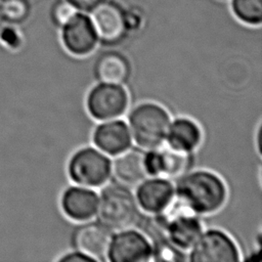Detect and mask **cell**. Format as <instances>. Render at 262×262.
<instances>
[{
  "label": "cell",
  "instance_id": "6da1fadb",
  "mask_svg": "<svg viewBox=\"0 0 262 262\" xmlns=\"http://www.w3.org/2000/svg\"><path fill=\"white\" fill-rule=\"evenodd\" d=\"M227 194L222 178L208 170L188 171L175 185V199L200 216L219 211L226 203Z\"/></svg>",
  "mask_w": 262,
  "mask_h": 262
},
{
  "label": "cell",
  "instance_id": "7a4b0ae2",
  "mask_svg": "<svg viewBox=\"0 0 262 262\" xmlns=\"http://www.w3.org/2000/svg\"><path fill=\"white\" fill-rule=\"evenodd\" d=\"M140 211L131 189L116 181L101 189L95 215L98 222L117 232L136 226L141 217Z\"/></svg>",
  "mask_w": 262,
  "mask_h": 262
},
{
  "label": "cell",
  "instance_id": "3957f363",
  "mask_svg": "<svg viewBox=\"0 0 262 262\" xmlns=\"http://www.w3.org/2000/svg\"><path fill=\"white\" fill-rule=\"evenodd\" d=\"M170 123L171 118L165 107L155 102H142L130 112L127 125L132 140L147 150L163 145Z\"/></svg>",
  "mask_w": 262,
  "mask_h": 262
},
{
  "label": "cell",
  "instance_id": "277c9868",
  "mask_svg": "<svg viewBox=\"0 0 262 262\" xmlns=\"http://www.w3.org/2000/svg\"><path fill=\"white\" fill-rule=\"evenodd\" d=\"M68 174L73 182L81 186L99 187L112 175V161L97 148L83 147L71 157Z\"/></svg>",
  "mask_w": 262,
  "mask_h": 262
},
{
  "label": "cell",
  "instance_id": "5b68a950",
  "mask_svg": "<svg viewBox=\"0 0 262 262\" xmlns=\"http://www.w3.org/2000/svg\"><path fill=\"white\" fill-rule=\"evenodd\" d=\"M162 213L166 219L167 239L182 251L189 250L204 231L200 215L176 199Z\"/></svg>",
  "mask_w": 262,
  "mask_h": 262
},
{
  "label": "cell",
  "instance_id": "8992f818",
  "mask_svg": "<svg viewBox=\"0 0 262 262\" xmlns=\"http://www.w3.org/2000/svg\"><path fill=\"white\" fill-rule=\"evenodd\" d=\"M187 259L191 262H237L241 252L233 241L225 231L208 229L189 249Z\"/></svg>",
  "mask_w": 262,
  "mask_h": 262
},
{
  "label": "cell",
  "instance_id": "52a82bcc",
  "mask_svg": "<svg viewBox=\"0 0 262 262\" xmlns=\"http://www.w3.org/2000/svg\"><path fill=\"white\" fill-rule=\"evenodd\" d=\"M86 106L95 120L117 119L127 111L129 94L123 85L100 82L89 91Z\"/></svg>",
  "mask_w": 262,
  "mask_h": 262
},
{
  "label": "cell",
  "instance_id": "ba28073f",
  "mask_svg": "<svg viewBox=\"0 0 262 262\" xmlns=\"http://www.w3.org/2000/svg\"><path fill=\"white\" fill-rule=\"evenodd\" d=\"M152 246L147 237L135 229L114 232L106 259L112 262H145L151 259Z\"/></svg>",
  "mask_w": 262,
  "mask_h": 262
},
{
  "label": "cell",
  "instance_id": "9c48e42d",
  "mask_svg": "<svg viewBox=\"0 0 262 262\" xmlns=\"http://www.w3.org/2000/svg\"><path fill=\"white\" fill-rule=\"evenodd\" d=\"M98 41L105 45H116L127 35L125 11L115 2L101 3L91 19Z\"/></svg>",
  "mask_w": 262,
  "mask_h": 262
},
{
  "label": "cell",
  "instance_id": "30bf717a",
  "mask_svg": "<svg viewBox=\"0 0 262 262\" xmlns=\"http://www.w3.org/2000/svg\"><path fill=\"white\" fill-rule=\"evenodd\" d=\"M61 40L66 49L76 56L90 54L98 42L91 19L82 13H75L62 26Z\"/></svg>",
  "mask_w": 262,
  "mask_h": 262
},
{
  "label": "cell",
  "instance_id": "8fae6325",
  "mask_svg": "<svg viewBox=\"0 0 262 262\" xmlns=\"http://www.w3.org/2000/svg\"><path fill=\"white\" fill-rule=\"evenodd\" d=\"M135 199L139 209L144 213H161L175 199V186L171 180L164 177L145 178L137 185Z\"/></svg>",
  "mask_w": 262,
  "mask_h": 262
},
{
  "label": "cell",
  "instance_id": "7c38bea8",
  "mask_svg": "<svg viewBox=\"0 0 262 262\" xmlns=\"http://www.w3.org/2000/svg\"><path fill=\"white\" fill-rule=\"evenodd\" d=\"M114 232L100 222H86L78 226L73 233L72 242L76 251H79L95 262L106 260L107 251Z\"/></svg>",
  "mask_w": 262,
  "mask_h": 262
},
{
  "label": "cell",
  "instance_id": "4fadbf2b",
  "mask_svg": "<svg viewBox=\"0 0 262 262\" xmlns=\"http://www.w3.org/2000/svg\"><path fill=\"white\" fill-rule=\"evenodd\" d=\"M94 145L107 156H117L132 145L127 123L122 120H107L97 125L92 134Z\"/></svg>",
  "mask_w": 262,
  "mask_h": 262
},
{
  "label": "cell",
  "instance_id": "5bb4252c",
  "mask_svg": "<svg viewBox=\"0 0 262 262\" xmlns=\"http://www.w3.org/2000/svg\"><path fill=\"white\" fill-rule=\"evenodd\" d=\"M98 194L85 186H71L61 195L60 206L63 214L74 221H88L97 210Z\"/></svg>",
  "mask_w": 262,
  "mask_h": 262
},
{
  "label": "cell",
  "instance_id": "9a60e30c",
  "mask_svg": "<svg viewBox=\"0 0 262 262\" xmlns=\"http://www.w3.org/2000/svg\"><path fill=\"white\" fill-rule=\"evenodd\" d=\"M144 151L140 147L130 146L121 154L115 156L112 162V174L116 181L126 186H137L147 178L144 166Z\"/></svg>",
  "mask_w": 262,
  "mask_h": 262
},
{
  "label": "cell",
  "instance_id": "2e32d148",
  "mask_svg": "<svg viewBox=\"0 0 262 262\" xmlns=\"http://www.w3.org/2000/svg\"><path fill=\"white\" fill-rule=\"evenodd\" d=\"M97 81L110 84H125L131 76L128 58L117 51H106L98 56L93 68Z\"/></svg>",
  "mask_w": 262,
  "mask_h": 262
},
{
  "label": "cell",
  "instance_id": "e0dca14e",
  "mask_svg": "<svg viewBox=\"0 0 262 262\" xmlns=\"http://www.w3.org/2000/svg\"><path fill=\"white\" fill-rule=\"evenodd\" d=\"M203 140V133L200 126L191 119L181 117L170 123L166 142L170 148L193 152Z\"/></svg>",
  "mask_w": 262,
  "mask_h": 262
},
{
  "label": "cell",
  "instance_id": "ac0fdd59",
  "mask_svg": "<svg viewBox=\"0 0 262 262\" xmlns=\"http://www.w3.org/2000/svg\"><path fill=\"white\" fill-rule=\"evenodd\" d=\"M161 149V177L176 180L186 174L194 164L193 152L180 151L165 147Z\"/></svg>",
  "mask_w": 262,
  "mask_h": 262
},
{
  "label": "cell",
  "instance_id": "d6986e66",
  "mask_svg": "<svg viewBox=\"0 0 262 262\" xmlns=\"http://www.w3.org/2000/svg\"><path fill=\"white\" fill-rule=\"evenodd\" d=\"M234 15L243 23L258 26L262 20V0H232Z\"/></svg>",
  "mask_w": 262,
  "mask_h": 262
},
{
  "label": "cell",
  "instance_id": "ffe728a7",
  "mask_svg": "<svg viewBox=\"0 0 262 262\" xmlns=\"http://www.w3.org/2000/svg\"><path fill=\"white\" fill-rule=\"evenodd\" d=\"M30 11L29 0H3L2 18L9 23L17 24L26 20Z\"/></svg>",
  "mask_w": 262,
  "mask_h": 262
},
{
  "label": "cell",
  "instance_id": "44dd1931",
  "mask_svg": "<svg viewBox=\"0 0 262 262\" xmlns=\"http://www.w3.org/2000/svg\"><path fill=\"white\" fill-rule=\"evenodd\" d=\"M152 254L151 259L156 261H170V262H179L186 260L187 257L184 254V251L180 250L168 239L159 241L151 244Z\"/></svg>",
  "mask_w": 262,
  "mask_h": 262
},
{
  "label": "cell",
  "instance_id": "7402d4cb",
  "mask_svg": "<svg viewBox=\"0 0 262 262\" xmlns=\"http://www.w3.org/2000/svg\"><path fill=\"white\" fill-rule=\"evenodd\" d=\"M75 14L73 6L67 1H58L52 8L51 17L56 26L62 27Z\"/></svg>",
  "mask_w": 262,
  "mask_h": 262
},
{
  "label": "cell",
  "instance_id": "603a6c76",
  "mask_svg": "<svg viewBox=\"0 0 262 262\" xmlns=\"http://www.w3.org/2000/svg\"><path fill=\"white\" fill-rule=\"evenodd\" d=\"M0 39L6 45L12 48H16L20 45L21 39L18 32L12 27H5L0 32Z\"/></svg>",
  "mask_w": 262,
  "mask_h": 262
},
{
  "label": "cell",
  "instance_id": "cb8c5ba5",
  "mask_svg": "<svg viewBox=\"0 0 262 262\" xmlns=\"http://www.w3.org/2000/svg\"><path fill=\"white\" fill-rule=\"evenodd\" d=\"M73 7L82 11H91L98 5L104 2V0H66Z\"/></svg>",
  "mask_w": 262,
  "mask_h": 262
},
{
  "label": "cell",
  "instance_id": "d4e9b609",
  "mask_svg": "<svg viewBox=\"0 0 262 262\" xmlns=\"http://www.w3.org/2000/svg\"><path fill=\"white\" fill-rule=\"evenodd\" d=\"M125 20L128 31L138 30L141 25V15L134 10L125 11Z\"/></svg>",
  "mask_w": 262,
  "mask_h": 262
},
{
  "label": "cell",
  "instance_id": "484cf974",
  "mask_svg": "<svg viewBox=\"0 0 262 262\" xmlns=\"http://www.w3.org/2000/svg\"><path fill=\"white\" fill-rule=\"evenodd\" d=\"M59 262H95L91 257L79 252H71L58 258Z\"/></svg>",
  "mask_w": 262,
  "mask_h": 262
},
{
  "label": "cell",
  "instance_id": "4316f807",
  "mask_svg": "<svg viewBox=\"0 0 262 262\" xmlns=\"http://www.w3.org/2000/svg\"><path fill=\"white\" fill-rule=\"evenodd\" d=\"M2 4H3V0H0V21L3 19L2 18Z\"/></svg>",
  "mask_w": 262,
  "mask_h": 262
}]
</instances>
